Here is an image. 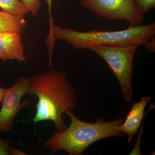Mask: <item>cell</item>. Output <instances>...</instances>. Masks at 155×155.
Segmentation results:
<instances>
[{
	"label": "cell",
	"instance_id": "cell-15",
	"mask_svg": "<svg viewBox=\"0 0 155 155\" xmlns=\"http://www.w3.org/2000/svg\"><path fill=\"white\" fill-rule=\"evenodd\" d=\"M146 49L150 53L155 52V36L148 41L146 43Z\"/></svg>",
	"mask_w": 155,
	"mask_h": 155
},
{
	"label": "cell",
	"instance_id": "cell-13",
	"mask_svg": "<svg viewBox=\"0 0 155 155\" xmlns=\"http://www.w3.org/2000/svg\"><path fill=\"white\" fill-rule=\"evenodd\" d=\"M27 7L29 12L34 16H37L41 6V0H21Z\"/></svg>",
	"mask_w": 155,
	"mask_h": 155
},
{
	"label": "cell",
	"instance_id": "cell-1",
	"mask_svg": "<svg viewBox=\"0 0 155 155\" xmlns=\"http://www.w3.org/2000/svg\"><path fill=\"white\" fill-rule=\"evenodd\" d=\"M25 95H35L38 99L36 114L32 120L35 124L51 121L57 130L67 128L62 116L75 109L77 97L65 72L51 70L33 75L29 78Z\"/></svg>",
	"mask_w": 155,
	"mask_h": 155
},
{
	"label": "cell",
	"instance_id": "cell-16",
	"mask_svg": "<svg viewBox=\"0 0 155 155\" xmlns=\"http://www.w3.org/2000/svg\"><path fill=\"white\" fill-rule=\"evenodd\" d=\"M7 88H4L0 87V107H1V104L4 97Z\"/></svg>",
	"mask_w": 155,
	"mask_h": 155
},
{
	"label": "cell",
	"instance_id": "cell-14",
	"mask_svg": "<svg viewBox=\"0 0 155 155\" xmlns=\"http://www.w3.org/2000/svg\"><path fill=\"white\" fill-rule=\"evenodd\" d=\"M53 0H46L48 5V11L49 17L50 29L48 35H51L52 33L53 25H54V20L52 15V6Z\"/></svg>",
	"mask_w": 155,
	"mask_h": 155
},
{
	"label": "cell",
	"instance_id": "cell-5",
	"mask_svg": "<svg viewBox=\"0 0 155 155\" xmlns=\"http://www.w3.org/2000/svg\"><path fill=\"white\" fill-rule=\"evenodd\" d=\"M80 5L97 17L113 21L125 20L133 26L142 25L145 17L134 0H81Z\"/></svg>",
	"mask_w": 155,
	"mask_h": 155
},
{
	"label": "cell",
	"instance_id": "cell-11",
	"mask_svg": "<svg viewBox=\"0 0 155 155\" xmlns=\"http://www.w3.org/2000/svg\"><path fill=\"white\" fill-rule=\"evenodd\" d=\"M25 155L27 154L22 150L11 146L8 140L3 139L0 136V155Z\"/></svg>",
	"mask_w": 155,
	"mask_h": 155
},
{
	"label": "cell",
	"instance_id": "cell-8",
	"mask_svg": "<svg viewBox=\"0 0 155 155\" xmlns=\"http://www.w3.org/2000/svg\"><path fill=\"white\" fill-rule=\"evenodd\" d=\"M151 99L150 97L146 96L142 97L138 102H134L125 121L121 125L115 127L116 130L123 131L127 134L128 143L131 142L134 136L137 133L144 117L145 109Z\"/></svg>",
	"mask_w": 155,
	"mask_h": 155
},
{
	"label": "cell",
	"instance_id": "cell-12",
	"mask_svg": "<svg viewBox=\"0 0 155 155\" xmlns=\"http://www.w3.org/2000/svg\"><path fill=\"white\" fill-rule=\"evenodd\" d=\"M137 9L141 13L145 14L155 8V0H134Z\"/></svg>",
	"mask_w": 155,
	"mask_h": 155
},
{
	"label": "cell",
	"instance_id": "cell-3",
	"mask_svg": "<svg viewBox=\"0 0 155 155\" xmlns=\"http://www.w3.org/2000/svg\"><path fill=\"white\" fill-rule=\"evenodd\" d=\"M155 35V22L147 25H130L125 30L116 31L91 30L79 31L54 24L52 37L54 41L62 40L78 50L95 45H129L145 44Z\"/></svg>",
	"mask_w": 155,
	"mask_h": 155
},
{
	"label": "cell",
	"instance_id": "cell-9",
	"mask_svg": "<svg viewBox=\"0 0 155 155\" xmlns=\"http://www.w3.org/2000/svg\"><path fill=\"white\" fill-rule=\"evenodd\" d=\"M27 26L23 16L13 15L5 11H0V33L17 32L22 34Z\"/></svg>",
	"mask_w": 155,
	"mask_h": 155
},
{
	"label": "cell",
	"instance_id": "cell-2",
	"mask_svg": "<svg viewBox=\"0 0 155 155\" xmlns=\"http://www.w3.org/2000/svg\"><path fill=\"white\" fill-rule=\"evenodd\" d=\"M66 114L71 119L69 127L63 130H57L45 142V146L52 153L64 150L70 155H82L87 147L96 142L107 137L125 135L123 131L115 128L123 123L124 118L110 122L99 118L95 122H88L80 120L71 110Z\"/></svg>",
	"mask_w": 155,
	"mask_h": 155
},
{
	"label": "cell",
	"instance_id": "cell-10",
	"mask_svg": "<svg viewBox=\"0 0 155 155\" xmlns=\"http://www.w3.org/2000/svg\"><path fill=\"white\" fill-rule=\"evenodd\" d=\"M0 8L3 11L18 16L29 12L24 3L19 0H0Z\"/></svg>",
	"mask_w": 155,
	"mask_h": 155
},
{
	"label": "cell",
	"instance_id": "cell-4",
	"mask_svg": "<svg viewBox=\"0 0 155 155\" xmlns=\"http://www.w3.org/2000/svg\"><path fill=\"white\" fill-rule=\"evenodd\" d=\"M140 45H95L87 48L105 61L119 81L123 100L130 103L133 99V62Z\"/></svg>",
	"mask_w": 155,
	"mask_h": 155
},
{
	"label": "cell",
	"instance_id": "cell-7",
	"mask_svg": "<svg viewBox=\"0 0 155 155\" xmlns=\"http://www.w3.org/2000/svg\"><path fill=\"white\" fill-rule=\"evenodd\" d=\"M21 34L17 32L0 33L1 60L4 62L9 60H17L20 62L26 61Z\"/></svg>",
	"mask_w": 155,
	"mask_h": 155
},
{
	"label": "cell",
	"instance_id": "cell-6",
	"mask_svg": "<svg viewBox=\"0 0 155 155\" xmlns=\"http://www.w3.org/2000/svg\"><path fill=\"white\" fill-rule=\"evenodd\" d=\"M29 78L20 76L13 86L7 88L0 109V132L6 133L12 130L14 119L23 108L30 104L28 99L21 101L28 91Z\"/></svg>",
	"mask_w": 155,
	"mask_h": 155
}]
</instances>
